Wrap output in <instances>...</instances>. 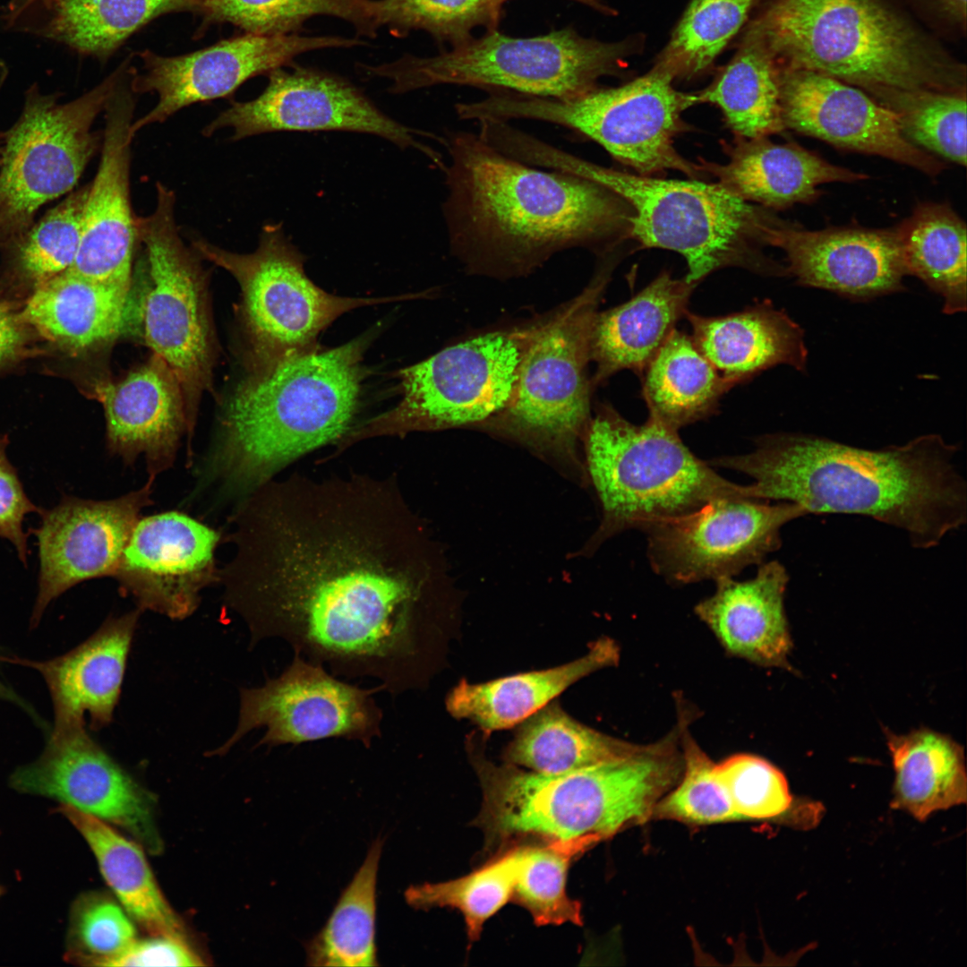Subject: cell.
Instances as JSON below:
<instances>
[{
  "label": "cell",
  "instance_id": "cell-1",
  "mask_svg": "<svg viewBox=\"0 0 967 967\" xmlns=\"http://www.w3.org/2000/svg\"><path fill=\"white\" fill-rule=\"evenodd\" d=\"M233 524L219 582L252 646L282 639L393 697L424 687L438 661V576L393 475L272 478L241 499Z\"/></svg>",
  "mask_w": 967,
  "mask_h": 967
},
{
  "label": "cell",
  "instance_id": "cell-2",
  "mask_svg": "<svg viewBox=\"0 0 967 967\" xmlns=\"http://www.w3.org/2000/svg\"><path fill=\"white\" fill-rule=\"evenodd\" d=\"M442 203L452 252L474 272H529L571 248L609 251L627 236L631 210L582 176L530 166L454 131L442 138Z\"/></svg>",
  "mask_w": 967,
  "mask_h": 967
},
{
  "label": "cell",
  "instance_id": "cell-3",
  "mask_svg": "<svg viewBox=\"0 0 967 967\" xmlns=\"http://www.w3.org/2000/svg\"><path fill=\"white\" fill-rule=\"evenodd\" d=\"M957 445L938 434L903 445L863 449L800 432L760 436L752 451L708 460L751 477L753 497L789 501L809 514L872 518L929 549L965 525L967 485L954 463Z\"/></svg>",
  "mask_w": 967,
  "mask_h": 967
},
{
  "label": "cell",
  "instance_id": "cell-4",
  "mask_svg": "<svg viewBox=\"0 0 967 967\" xmlns=\"http://www.w3.org/2000/svg\"><path fill=\"white\" fill-rule=\"evenodd\" d=\"M363 336L260 366L235 389L201 480L243 498L304 454L349 432L365 369Z\"/></svg>",
  "mask_w": 967,
  "mask_h": 967
},
{
  "label": "cell",
  "instance_id": "cell-5",
  "mask_svg": "<svg viewBox=\"0 0 967 967\" xmlns=\"http://www.w3.org/2000/svg\"><path fill=\"white\" fill-rule=\"evenodd\" d=\"M675 740L672 734L629 756L554 774L497 765L471 745L470 760L483 792L475 824L492 848L535 838L541 843H577L588 850L652 818L657 802L682 774Z\"/></svg>",
  "mask_w": 967,
  "mask_h": 967
},
{
  "label": "cell",
  "instance_id": "cell-6",
  "mask_svg": "<svg viewBox=\"0 0 967 967\" xmlns=\"http://www.w3.org/2000/svg\"><path fill=\"white\" fill-rule=\"evenodd\" d=\"M756 8L742 31L780 66L864 91L966 92L965 65L886 0H760Z\"/></svg>",
  "mask_w": 967,
  "mask_h": 967
},
{
  "label": "cell",
  "instance_id": "cell-7",
  "mask_svg": "<svg viewBox=\"0 0 967 967\" xmlns=\"http://www.w3.org/2000/svg\"><path fill=\"white\" fill-rule=\"evenodd\" d=\"M534 167L582 176L609 189L629 207L628 235L643 248L681 255L684 278L698 284L709 274L737 267L766 276H787L786 267L762 251L767 230L781 218L735 195L719 183L664 179L600 166L535 136L524 144Z\"/></svg>",
  "mask_w": 967,
  "mask_h": 967
},
{
  "label": "cell",
  "instance_id": "cell-8",
  "mask_svg": "<svg viewBox=\"0 0 967 967\" xmlns=\"http://www.w3.org/2000/svg\"><path fill=\"white\" fill-rule=\"evenodd\" d=\"M586 466L603 510L599 537L638 529L723 497L753 498L719 475L678 431L648 417L635 424L601 406L584 432Z\"/></svg>",
  "mask_w": 967,
  "mask_h": 967
},
{
  "label": "cell",
  "instance_id": "cell-9",
  "mask_svg": "<svg viewBox=\"0 0 967 967\" xmlns=\"http://www.w3.org/2000/svg\"><path fill=\"white\" fill-rule=\"evenodd\" d=\"M641 43L638 37L599 41L572 29L532 38H512L493 29L438 56L403 57L366 72L389 80L394 93L452 84L570 99L598 87L602 77L622 73Z\"/></svg>",
  "mask_w": 967,
  "mask_h": 967
},
{
  "label": "cell",
  "instance_id": "cell-10",
  "mask_svg": "<svg viewBox=\"0 0 967 967\" xmlns=\"http://www.w3.org/2000/svg\"><path fill=\"white\" fill-rule=\"evenodd\" d=\"M672 78L653 67L620 86L596 87L570 99L495 90L481 100L463 102L466 121L529 119L575 131L602 146L615 160L639 175L677 170L702 175L699 164L682 157L675 137L686 128L682 113L698 104L697 94L678 90Z\"/></svg>",
  "mask_w": 967,
  "mask_h": 967
},
{
  "label": "cell",
  "instance_id": "cell-11",
  "mask_svg": "<svg viewBox=\"0 0 967 967\" xmlns=\"http://www.w3.org/2000/svg\"><path fill=\"white\" fill-rule=\"evenodd\" d=\"M122 64L99 84L61 103L37 84L25 92L20 116L4 131L0 161V248L28 230L47 203L74 190L101 149L98 116L124 81Z\"/></svg>",
  "mask_w": 967,
  "mask_h": 967
},
{
  "label": "cell",
  "instance_id": "cell-12",
  "mask_svg": "<svg viewBox=\"0 0 967 967\" xmlns=\"http://www.w3.org/2000/svg\"><path fill=\"white\" fill-rule=\"evenodd\" d=\"M528 328L486 332L398 372V404L340 441L440 430L500 415L514 396Z\"/></svg>",
  "mask_w": 967,
  "mask_h": 967
},
{
  "label": "cell",
  "instance_id": "cell-13",
  "mask_svg": "<svg viewBox=\"0 0 967 967\" xmlns=\"http://www.w3.org/2000/svg\"><path fill=\"white\" fill-rule=\"evenodd\" d=\"M192 245L237 280L260 366L316 347L319 333L352 309L403 298H353L325 292L305 275L304 257L281 224L265 225L251 253L229 252L201 238Z\"/></svg>",
  "mask_w": 967,
  "mask_h": 967
},
{
  "label": "cell",
  "instance_id": "cell-14",
  "mask_svg": "<svg viewBox=\"0 0 967 967\" xmlns=\"http://www.w3.org/2000/svg\"><path fill=\"white\" fill-rule=\"evenodd\" d=\"M609 274L601 270L580 295L528 328L514 396L498 415L510 429L553 442L584 434L592 330Z\"/></svg>",
  "mask_w": 967,
  "mask_h": 967
},
{
  "label": "cell",
  "instance_id": "cell-15",
  "mask_svg": "<svg viewBox=\"0 0 967 967\" xmlns=\"http://www.w3.org/2000/svg\"><path fill=\"white\" fill-rule=\"evenodd\" d=\"M156 206L136 218L146 247L150 287L143 305L147 344L193 398L210 381V338L197 253L184 244L175 220V194L156 184Z\"/></svg>",
  "mask_w": 967,
  "mask_h": 967
},
{
  "label": "cell",
  "instance_id": "cell-16",
  "mask_svg": "<svg viewBox=\"0 0 967 967\" xmlns=\"http://www.w3.org/2000/svg\"><path fill=\"white\" fill-rule=\"evenodd\" d=\"M808 514L789 501L715 499L649 526L647 557L655 573L676 585L733 578L763 563L781 547L782 527Z\"/></svg>",
  "mask_w": 967,
  "mask_h": 967
},
{
  "label": "cell",
  "instance_id": "cell-17",
  "mask_svg": "<svg viewBox=\"0 0 967 967\" xmlns=\"http://www.w3.org/2000/svg\"><path fill=\"white\" fill-rule=\"evenodd\" d=\"M342 681L321 664L294 652L291 663L262 686L242 688L237 725L215 754L227 752L254 729L265 727L258 745L275 747L330 738L360 741L370 748L381 736L383 712L373 695Z\"/></svg>",
  "mask_w": 967,
  "mask_h": 967
},
{
  "label": "cell",
  "instance_id": "cell-18",
  "mask_svg": "<svg viewBox=\"0 0 967 967\" xmlns=\"http://www.w3.org/2000/svg\"><path fill=\"white\" fill-rule=\"evenodd\" d=\"M230 128L232 141L274 132L343 131L382 137L399 148H416L440 168L441 155L415 138L422 133L381 112L356 87L338 76L304 68L269 73V83L255 98L232 102L207 124L211 136Z\"/></svg>",
  "mask_w": 967,
  "mask_h": 967
},
{
  "label": "cell",
  "instance_id": "cell-19",
  "mask_svg": "<svg viewBox=\"0 0 967 967\" xmlns=\"http://www.w3.org/2000/svg\"><path fill=\"white\" fill-rule=\"evenodd\" d=\"M356 44L339 37L247 33L178 56L145 50L139 53L144 72L132 73L130 89L134 94L156 93L158 102L133 122L131 133L134 138L144 127L193 104L229 97L247 80L281 68L304 52Z\"/></svg>",
  "mask_w": 967,
  "mask_h": 967
},
{
  "label": "cell",
  "instance_id": "cell-20",
  "mask_svg": "<svg viewBox=\"0 0 967 967\" xmlns=\"http://www.w3.org/2000/svg\"><path fill=\"white\" fill-rule=\"evenodd\" d=\"M13 788L56 799L128 831L149 851L162 849L152 798L88 732H51L42 755L18 768Z\"/></svg>",
  "mask_w": 967,
  "mask_h": 967
},
{
  "label": "cell",
  "instance_id": "cell-21",
  "mask_svg": "<svg viewBox=\"0 0 967 967\" xmlns=\"http://www.w3.org/2000/svg\"><path fill=\"white\" fill-rule=\"evenodd\" d=\"M220 537L180 511L141 518L113 578L141 612L184 620L198 608L201 591L219 581L215 551Z\"/></svg>",
  "mask_w": 967,
  "mask_h": 967
},
{
  "label": "cell",
  "instance_id": "cell-22",
  "mask_svg": "<svg viewBox=\"0 0 967 967\" xmlns=\"http://www.w3.org/2000/svg\"><path fill=\"white\" fill-rule=\"evenodd\" d=\"M155 478L144 486L107 501L64 495L39 514L31 529L39 546V591L30 625L36 627L47 606L75 585L113 577L141 510L151 504Z\"/></svg>",
  "mask_w": 967,
  "mask_h": 967
},
{
  "label": "cell",
  "instance_id": "cell-23",
  "mask_svg": "<svg viewBox=\"0 0 967 967\" xmlns=\"http://www.w3.org/2000/svg\"><path fill=\"white\" fill-rule=\"evenodd\" d=\"M780 104L785 129L837 149L886 158L929 176L946 169L944 162L904 137L889 109L834 77L780 66Z\"/></svg>",
  "mask_w": 967,
  "mask_h": 967
},
{
  "label": "cell",
  "instance_id": "cell-24",
  "mask_svg": "<svg viewBox=\"0 0 967 967\" xmlns=\"http://www.w3.org/2000/svg\"><path fill=\"white\" fill-rule=\"evenodd\" d=\"M117 88L105 110L100 160L86 200L77 257L68 270L81 278L130 288L138 240L130 193L133 92Z\"/></svg>",
  "mask_w": 967,
  "mask_h": 967
},
{
  "label": "cell",
  "instance_id": "cell-25",
  "mask_svg": "<svg viewBox=\"0 0 967 967\" xmlns=\"http://www.w3.org/2000/svg\"><path fill=\"white\" fill-rule=\"evenodd\" d=\"M766 244L784 252L788 276L802 287L853 300L904 288L907 271L896 227L807 230L781 219L767 230Z\"/></svg>",
  "mask_w": 967,
  "mask_h": 967
},
{
  "label": "cell",
  "instance_id": "cell-26",
  "mask_svg": "<svg viewBox=\"0 0 967 967\" xmlns=\"http://www.w3.org/2000/svg\"><path fill=\"white\" fill-rule=\"evenodd\" d=\"M140 613L136 609L108 617L84 642L54 659H2L33 668L43 676L53 702V732L85 726V716L95 731L111 723Z\"/></svg>",
  "mask_w": 967,
  "mask_h": 967
},
{
  "label": "cell",
  "instance_id": "cell-27",
  "mask_svg": "<svg viewBox=\"0 0 967 967\" xmlns=\"http://www.w3.org/2000/svg\"><path fill=\"white\" fill-rule=\"evenodd\" d=\"M182 387L156 355L117 382H100L94 395L101 402L111 452L132 464L140 455L150 477L169 468L180 438L192 422L186 416Z\"/></svg>",
  "mask_w": 967,
  "mask_h": 967
},
{
  "label": "cell",
  "instance_id": "cell-28",
  "mask_svg": "<svg viewBox=\"0 0 967 967\" xmlns=\"http://www.w3.org/2000/svg\"><path fill=\"white\" fill-rule=\"evenodd\" d=\"M727 160L700 159L702 171L741 199L768 210L809 203L827 183H854L868 175L832 164L794 142L776 143L768 137L739 138L724 144Z\"/></svg>",
  "mask_w": 967,
  "mask_h": 967
},
{
  "label": "cell",
  "instance_id": "cell-29",
  "mask_svg": "<svg viewBox=\"0 0 967 967\" xmlns=\"http://www.w3.org/2000/svg\"><path fill=\"white\" fill-rule=\"evenodd\" d=\"M758 566L756 576L745 581L716 579L715 592L695 612L730 653L790 669L792 641L783 606L789 575L777 561Z\"/></svg>",
  "mask_w": 967,
  "mask_h": 967
},
{
  "label": "cell",
  "instance_id": "cell-30",
  "mask_svg": "<svg viewBox=\"0 0 967 967\" xmlns=\"http://www.w3.org/2000/svg\"><path fill=\"white\" fill-rule=\"evenodd\" d=\"M685 317L697 349L732 387L781 364L806 372L804 329L770 302L723 316L688 311Z\"/></svg>",
  "mask_w": 967,
  "mask_h": 967
},
{
  "label": "cell",
  "instance_id": "cell-31",
  "mask_svg": "<svg viewBox=\"0 0 967 967\" xmlns=\"http://www.w3.org/2000/svg\"><path fill=\"white\" fill-rule=\"evenodd\" d=\"M697 286L664 271L629 301L597 312L591 337L593 385L621 370L642 374L685 316Z\"/></svg>",
  "mask_w": 967,
  "mask_h": 967
},
{
  "label": "cell",
  "instance_id": "cell-32",
  "mask_svg": "<svg viewBox=\"0 0 967 967\" xmlns=\"http://www.w3.org/2000/svg\"><path fill=\"white\" fill-rule=\"evenodd\" d=\"M130 288L66 271L30 292L21 312L35 333L72 355L116 338L130 315Z\"/></svg>",
  "mask_w": 967,
  "mask_h": 967
},
{
  "label": "cell",
  "instance_id": "cell-33",
  "mask_svg": "<svg viewBox=\"0 0 967 967\" xmlns=\"http://www.w3.org/2000/svg\"><path fill=\"white\" fill-rule=\"evenodd\" d=\"M199 0H12L8 21L80 54L105 58L166 13L198 10Z\"/></svg>",
  "mask_w": 967,
  "mask_h": 967
},
{
  "label": "cell",
  "instance_id": "cell-34",
  "mask_svg": "<svg viewBox=\"0 0 967 967\" xmlns=\"http://www.w3.org/2000/svg\"><path fill=\"white\" fill-rule=\"evenodd\" d=\"M619 647L601 638L580 658L556 667L510 675L483 683L461 680L447 695L451 716L468 719L484 732L518 725L582 678L619 660Z\"/></svg>",
  "mask_w": 967,
  "mask_h": 967
},
{
  "label": "cell",
  "instance_id": "cell-35",
  "mask_svg": "<svg viewBox=\"0 0 967 967\" xmlns=\"http://www.w3.org/2000/svg\"><path fill=\"white\" fill-rule=\"evenodd\" d=\"M886 738L894 770V809L924 821L966 803L964 755L958 743L927 729L903 735L887 732Z\"/></svg>",
  "mask_w": 967,
  "mask_h": 967
},
{
  "label": "cell",
  "instance_id": "cell-36",
  "mask_svg": "<svg viewBox=\"0 0 967 967\" xmlns=\"http://www.w3.org/2000/svg\"><path fill=\"white\" fill-rule=\"evenodd\" d=\"M59 809L88 843L103 877L132 920L150 935L187 938L139 844L96 817L64 804Z\"/></svg>",
  "mask_w": 967,
  "mask_h": 967
},
{
  "label": "cell",
  "instance_id": "cell-37",
  "mask_svg": "<svg viewBox=\"0 0 967 967\" xmlns=\"http://www.w3.org/2000/svg\"><path fill=\"white\" fill-rule=\"evenodd\" d=\"M641 375L648 417L675 431L714 414L732 387L676 329Z\"/></svg>",
  "mask_w": 967,
  "mask_h": 967
},
{
  "label": "cell",
  "instance_id": "cell-38",
  "mask_svg": "<svg viewBox=\"0 0 967 967\" xmlns=\"http://www.w3.org/2000/svg\"><path fill=\"white\" fill-rule=\"evenodd\" d=\"M696 94L698 104L709 103L721 110L736 137H768L785 130L780 66L760 41L748 33H741L731 60Z\"/></svg>",
  "mask_w": 967,
  "mask_h": 967
},
{
  "label": "cell",
  "instance_id": "cell-39",
  "mask_svg": "<svg viewBox=\"0 0 967 967\" xmlns=\"http://www.w3.org/2000/svg\"><path fill=\"white\" fill-rule=\"evenodd\" d=\"M907 275L943 299L953 315L967 308V229L947 203L920 202L896 227Z\"/></svg>",
  "mask_w": 967,
  "mask_h": 967
},
{
  "label": "cell",
  "instance_id": "cell-40",
  "mask_svg": "<svg viewBox=\"0 0 967 967\" xmlns=\"http://www.w3.org/2000/svg\"><path fill=\"white\" fill-rule=\"evenodd\" d=\"M634 745L595 731L552 701L518 725L505 763L541 774H561L629 756Z\"/></svg>",
  "mask_w": 967,
  "mask_h": 967
},
{
  "label": "cell",
  "instance_id": "cell-41",
  "mask_svg": "<svg viewBox=\"0 0 967 967\" xmlns=\"http://www.w3.org/2000/svg\"><path fill=\"white\" fill-rule=\"evenodd\" d=\"M383 842L376 839L321 930L305 946L311 966H377L376 881Z\"/></svg>",
  "mask_w": 967,
  "mask_h": 967
},
{
  "label": "cell",
  "instance_id": "cell-42",
  "mask_svg": "<svg viewBox=\"0 0 967 967\" xmlns=\"http://www.w3.org/2000/svg\"><path fill=\"white\" fill-rule=\"evenodd\" d=\"M90 185L72 191L28 230L0 248L6 280L27 287L30 294L72 268L80 247Z\"/></svg>",
  "mask_w": 967,
  "mask_h": 967
},
{
  "label": "cell",
  "instance_id": "cell-43",
  "mask_svg": "<svg viewBox=\"0 0 967 967\" xmlns=\"http://www.w3.org/2000/svg\"><path fill=\"white\" fill-rule=\"evenodd\" d=\"M760 0H690L654 67L673 81L707 73Z\"/></svg>",
  "mask_w": 967,
  "mask_h": 967
},
{
  "label": "cell",
  "instance_id": "cell-44",
  "mask_svg": "<svg viewBox=\"0 0 967 967\" xmlns=\"http://www.w3.org/2000/svg\"><path fill=\"white\" fill-rule=\"evenodd\" d=\"M865 92L895 116L912 144L966 166V92L892 88Z\"/></svg>",
  "mask_w": 967,
  "mask_h": 967
},
{
  "label": "cell",
  "instance_id": "cell-45",
  "mask_svg": "<svg viewBox=\"0 0 967 967\" xmlns=\"http://www.w3.org/2000/svg\"><path fill=\"white\" fill-rule=\"evenodd\" d=\"M519 863V847L508 848L470 874L409 886L406 903L417 910L456 909L463 915L469 941L479 939L484 923L511 901Z\"/></svg>",
  "mask_w": 967,
  "mask_h": 967
},
{
  "label": "cell",
  "instance_id": "cell-46",
  "mask_svg": "<svg viewBox=\"0 0 967 967\" xmlns=\"http://www.w3.org/2000/svg\"><path fill=\"white\" fill-rule=\"evenodd\" d=\"M197 11L257 35L287 34L315 15L341 18L370 36L378 29L376 0H199Z\"/></svg>",
  "mask_w": 967,
  "mask_h": 967
},
{
  "label": "cell",
  "instance_id": "cell-47",
  "mask_svg": "<svg viewBox=\"0 0 967 967\" xmlns=\"http://www.w3.org/2000/svg\"><path fill=\"white\" fill-rule=\"evenodd\" d=\"M519 847L511 901L528 911L537 926L581 925V904L566 890L572 859L586 851L579 843H540Z\"/></svg>",
  "mask_w": 967,
  "mask_h": 967
},
{
  "label": "cell",
  "instance_id": "cell-48",
  "mask_svg": "<svg viewBox=\"0 0 967 967\" xmlns=\"http://www.w3.org/2000/svg\"><path fill=\"white\" fill-rule=\"evenodd\" d=\"M506 0H376L377 27L395 31L424 30L453 46L479 26L493 30Z\"/></svg>",
  "mask_w": 967,
  "mask_h": 967
},
{
  "label": "cell",
  "instance_id": "cell-49",
  "mask_svg": "<svg viewBox=\"0 0 967 967\" xmlns=\"http://www.w3.org/2000/svg\"><path fill=\"white\" fill-rule=\"evenodd\" d=\"M680 732L683 747V770L680 783L657 802L652 817L692 825L739 820L728 792L715 772V764L685 727H680Z\"/></svg>",
  "mask_w": 967,
  "mask_h": 967
},
{
  "label": "cell",
  "instance_id": "cell-50",
  "mask_svg": "<svg viewBox=\"0 0 967 967\" xmlns=\"http://www.w3.org/2000/svg\"><path fill=\"white\" fill-rule=\"evenodd\" d=\"M136 939L132 918L108 894L89 892L73 903L65 954L72 963L107 967Z\"/></svg>",
  "mask_w": 967,
  "mask_h": 967
},
{
  "label": "cell",
  "instance_id": "cell-51",
  "mask_svg": "<svg viewBox=\"0 0 967 967\" xmlns=\"http://www.w3.org/2000/svg\"><path fill=\"white\" fill-rule=\"evenodd\" d=\"M715 768L739 819L778 817L793 803L783 774L759 757L734 755Z\"/></svg>",
  "mask_w": 967,
  "mask_h": 967
},
{
  "label": "cell",
  "instance_id": "cell-52",
  "mask_svg": "<svg viewBox=\"0 0 967 967\" xmlns=\"http://www.w3.org/2000/svg\"><path fill=\"white\" fill-rule=\"evenodd\" d=\"M8 436L0 435V536L13 543L26 565L28 535L23 530V520L27 514H40L43 509L26 495L16 469L6 456Z\"/></svg>",
  "mask_w": 967,
  "mask_h": 967
},
{
  "label": "cell",
  "instance_id": "cell-53",
  "mask_svg": "<svg viewBox=\"0 0 967 967\" xmlns=\"http://www.w3.org/2000/svg\"><path fill=\"white\" fill-rule=\"evenodd\" d=\"M136 939L124 952L111 960L107 967L120 966H201L202 958L187 938L150 935Z\"/></svg>",
  "mask_w": 967,
  "mask_h": 967
},
{
  "label": "cell",
  "instance_id": "cell-54",
  "mask_svg": "<svg viewBox=\"0 0 967 967\" xmlns=\"http://www.w3.org/2000/svg\"><path fill=\"white\" fill-rule=\"evenodd\" d=\"M33 333L35 331L24 319L21 308L0 298V367L30 355Z\"/></svg>",
  "mask_w": 967,
  "mask_h": 967
},
{
  "label": "cell",
  "instance_id": "cell-55",
  "mask_svg": "<svg viewBox=\"0 0 967 967\" xmlns=\"http://www.w3.org/2000/svg\"><path fill=\"white\" fill-rule=\"evenodd\" d=\"M937 22L957 33H965L966 0H917Z\"/></svg>",
  "mask_w": 967,
  "mask_h": 967
},
{
  "label": "cell",
  "instance_id": "cell-56",
  "mask_svg": "<svg viewBox=\"0 0 967 967\" xmlns=\"http://www.w3.org/2000/svg\"><path fill=\"white\" fill-rule=\"evenodd\" d=\"M0 698L21 704L20 698L0 681Z\"/></svg>",
  "mask_w": 967,
  "mask_h": 967
},
{
  "label": "cell",
  "instance_id": "cell-57",
  "mask_svg": "<svg viewBox=\"0 0 967 967\" xmlns=\"http://www.w3.org/2000/svg\"><path fill=\"white\" fill-rule=\"evenodd\" d=\"M572 1H576V2H578L580 4L589 5V6L593 7V8L600 10L602 12H607V13L610 12V9H608V7L603 5L598 0H572Z\"/></svg>",
  "mask_w": 967,
  "mask_h": 967
},
{
  "label": "cell",
  "instance_id": "cell-58",
  "mask_svg": "<svg viewBox=\"0 0 967 967\" xmlns=\"http://www.w3.org/2000/svg\"><path fill=\"white\" fill-rule=\"evenodd\" d=\"M8 75V68L5 63L0 59V90H2Z\"/></svg>",
  "mask_w": 967,
  "mask_h": 967
},
{
  "label": "cell",
  "instance_id": "cell-59",
  "mask_svg": "<svg viewBox=\"0 0 967 967\" xmlns=\"http://www.w3.org/2000/svg\"><path fill=\"white\" fill-rule=\"evenodd\" d=\"M4 131L0 130V161H1L2 150H3V147H4Z\"/></svg>",
  "mask_w": 967,
  "mask_h": 967
}]
</instances>
